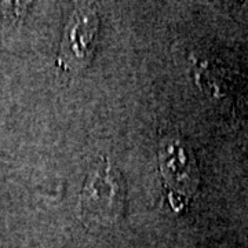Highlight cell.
Segmentation results:
<instances>
[{"label": "cell", "mask_w": 248, "mask_h": 248, "mask_svg": "<svg viewBox=\"0 0 248 248\" xmlns=\"http://www.w3.org/2000/svg\"><path fill=\"white\" fill-rule=\"evenodd\" d=\"M125 210V184L110 160H99L90 170L79 199V217L86 223L112 225Z\"/></svg>", "instance_id": "obj_1"}, {"label": "cell", "mask_w": 248, "mask_h": 248, "mask_svg": "<svg viewBox=\"0 0 248 248\" xmlns=\"http://www.w3.org/2000/svg\"><path fill=\"white\" fill-rule=\"evenodd\" d=\"M99 18L95 9L79 7L72 14L61 43L58 55L60 66L68 71H79L93 60L97 45Z\"/></svg>", "instance_id": "obj_2"}, {"label": "cell", "mask_w": 248, "mask_h": 248, "mask_svg": "<svg viewBox=\"0 0 248 248\" xmlns=\"http://www.w3.org/2000/svg\"><path fill=\"white\" fill-rule=\"evenodd\" d=\"M170 143L177 161H172L166 153V157H161L163 170H164L163 172L166 175L167 184L177 186L181 192H185L186 195H189L195 190L199 181L195 159H190L189 152H186L185 148L179 142H170Z\"/></svg>", "instance_id": "obj_3"}]
</instances>
